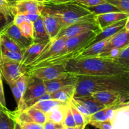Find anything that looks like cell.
I'll return each instance as SVG.
<instances>
[{"label": "cell", "mask_w": 129, "mask_h": 129, "mask_svg": "<svg viewBox=\"0 0 129 129\" xmlns=\"http://www.w3.org/2000/svg\"><path fill=\"white\" fill-rule=\"evenodd\" d=\"M76 88V84L68 86L54 93H50L51 99L62 102H69L74 96Z\"/></svg>", "instance_id": "cell-21"}, {"label": "cell", "mask_w": 129, "mask_h": 129, "mask_svg": "<svg viewBox=\"0 0 129 129\" xmlns=\"http://www.w3.org/2000/svg\"><path fill=\"white\" fill-rule=\"evenodd\" d=\"M98 30L101 29L96 23L94 15L91 14L89 16L62 28L54 39H58L62 37L69 39L88 31Z\"/></svg>", "instance_id": "cell-5"}, {"label": "cell", "mask_w": 129, "mask_h": 129, "mask_svg": "<svg viewBox=\"0 0 129 129\" xmlns=\"http://www.w3.org/2000/svg\"><path fill=\"white\" fill-rule=\"evenodd\" d=\"M11 3V14L13 16L17 14H41L42 13V4L34 0H18Z\"/></svg>", "instance_id": "cell-10"}, {"label": "cell", "mask_w": 129, "mask_h": 129, "mask_svg": "<svg viewBox=\"0 0 129 129\" xmlns=\"http://www.w3.org/2000/svg\"><path fill=\"white\" fill-rule=\"evenodd\" d=\"M73 98L78 102L81 103L83 106H84V107L88 110L91 115L101 110L105 107L96 100L94 99L91 94L79 97L74 96Z\"/></svg>", "instance_id": "cell-19"}, {"label": "cell", "mask_w": 129, "mask_h": 129, "mask_svg": "<svg viewBox=\"0 0 129 129\" xmlns=\"http://www.w3.org/2000/svg\"><path fill=\"white\" fill-rule=\"evenodd\" d=\"M34 1H36V2H38V3H42L45 2V1H47V0H34Z\"/></svg>", "instance_id": "cell-48"}, {"label": "cell", "mask_w": 129, "mask_h": 129, "mask_svg": "<svg viewBox=\"0 0 129 129\" xmlns=\"http://www.w3.org/2000/svg\"><path fill=\"white\" fill-rule=\"evenodd\" d=\"M73 0H47V1L44 3L50 4H62V3H66L71 2Z\"/></svg>", "instance_id": "cell-45"}, {"label": "cell", "mask_w": 129, "mask_h": 129, "mask_svg": "<svg viewBox=\"0 0 129 129\" xmlns=\"http://www.w3.org/2000/svg\"><path fill=\"white\" fill-rule=\"evenodd\" d=\"M18 27L20 29L21 34L24 37L28 39H34V27H33V23L30 22L29 21L25 20L22 23L18 25Z\"/></svg>", "instance_id": "cell-31"}, {"label": "cell", "mask_w": 129, "mask_h": 129, "mask_svg": "<svg viewBox=\"0 0 129 129\" xmlns=\"http://www.w3.org/2000/svg\"><path fill=\"white\" fill-rule=\"evenodd\" d=\"M33 27H34L33 43L41 42L44 40L50 39L45 26H44V21H43L41 16L37 20L33 23Z\"/></svg>", "instance_id": "cell-22"}, {"label": "cell", "mask_w": 129, "mask_h": 129, "mask_svg": "<svg viewBox=\"0 0 129 129\" xmlns=\"http://www.w3.org/2000/svg\"><path fill=\"white\" fill-rule=\"evenodd\" d=\"M26 73L30 77L37 78L43 81L66 78L72 75L66 71L64 64L41 67L36 69H30Z\"/></svg>", "instance_id": "cell-6"}, {"label": "cell", "mask_w": 129, "mask_h": 129, "mask_svg": "<svg viewBox=\"0 0 129 129\" xmlns=\"http://www.w3.org/2000/svg\"><path fill=\"white\" fill-rule=\"evenodd\" d=\"M91 95L105 107L128 102L129 98V95L112 91H96Z\"/></svg>", "instance_id": "cell-9"}, {"label": "cell", "mask_w": 129, "mask_h": 129, "mask_svg": "<svg viewBox=\"0 0 129 129\" xmlns=\"http://www.w3.org/2000/svg\"><path fill=\"white\" fill-rule=\"evenodd\" d=\"M25 17L27 21H29L31 23H34L36 20H37L38 19L40 18V16H41V14L39 13H33V14H26L25 15Z\"/></svg>", "instance_id": "cell-43"}, {"label": "cell", "mask_w": 129, "mask_h": 129, "mask_svg": "<svg viewBox=\"0 0 129 129\" xmlns=\"http://www.w3.org/2000/svg\"><path fill=\"white\" fill-rule=\"evenodd\" d=\"M88 124L99 129H113L110 120L90 121Z\"/></svg>", "instance_id": "cell-38"}, {"label": "cell", "mask_w": 129, "mask_h": 129, "mask_svg": "<svg viewBox=\"0 0 129 129\" xmlns=\"http://www.w3.org/2000/svg\"><path fill=\"white\" fill-rule=\"evenodd\" d=\"M45 93H46V88L44 81L37 78L30 77L28 84L26 87L25 93L22 96L23 108L21 112H23L24 110V105L25 102L38 98L42 94H45Z\"/></svg>", "instance_id": "cell-11"}, {"label": "cell", "mask_w": 129, "mask_h": 129, "mask_svg": "<svg viewBox=\"0 0 129 129\" xmlns=\"http://www.w3.org/2000/svg\"><path fill=\"white\" fill-rule=\"evenodd\" d=\"M83 6L94 15H102L112 12H121L120 10H118L115 6L107 2L92 6Z\"/></svg>", "instance_id": "cell-23"}, {"label": "cell", "mask_w": 129, "mask_h": 129, "mask_svg": "<svg viewBox=\"0 0 129 129\" xmlns=\"http://www.w3.org/2000/svg\"><path fill=\"white\" fill-rule=\"evenodd\" d=\"M86 126L82 125V126H75V127H65V129H84Z\"/></svg>", "instance_id": "cell-46"}, {"label": "cell", "mask_w": 129, "mask_h": 129, "mask_svg": "<svg viewBox=\"0 0 129 129\" xmlns=\"http://www.w3.org/2000/svg\"><path fill=\"white\" fill-rule=\"evenodd\" d=\"M2 76H1V73H0V106L1 108L5 110H7L6 104V100H5V93H4L3 85V79Z\"/></svg>", "instance_id": "cell-41"}, {"label": "cell", "mask_w": 129, "mask_h": 129, "mask_svg": "<svg viewBox=\"0 0 129 129\" xmlns=\"http://www.w3.org/2000/svg\"><path fill=\"white\" fill-rule=\"evenodd\" d=\"M128 105L117 110L111 120L113 129H129Z\"/></svg>", "instance_id": "cell-18"}, {"label": "cell", "mask_w": 129, "mask_h": 129, "mask_svg": "<svg viewBox=\"0 0 129 129\" xmlns=\"http://www.w3.org/2000/svg\"><path fill=\"white\" fill-rule=\"evenodd\" d=\"M110 59L114 62L129 68V45L120 49L112 56L101 57Z\"/></svg>", "instance_id": "cell-25"}, {"label": "cell", "mask_w": 129, "mask_h": 129, "mask_svg": "<svg viewBox=\"0 0 129 129\" xmlns=\"http://www.w3.org/2000/svg\"><path fill=\"white\" fill-rule=\"evenodd\" d=\"M16 122L20 124L22 129H44L43 125L35 123V122H18V121H16Z\"/></svg>", "instance_id": "cell-39"}, {"label": "cell", "mask_w": 129, "mask_h": 129, "mask_svg": "<svg viewBox=\"0 0 129 129\" xmlns=\"http://www.w3.org/2000/svg\"><path fill=\"white\" fill-rule=\"evenodd\" d=\"M78 76L72 74L66 78L45 81H44V83L46 88L47 93H52L68 86L76 84L78 83Z\"/></svg>", "instance_id": "cell-15"}, {"label": "cell", "mask_w": 129, "mask_h": 129, "mask_svg": "<svg viewBox=\"0 0 129 129\" xmlns=\"http://www.w3.org/2000/svg\"><path fill=\"white\" fill-rule=\"evenodd\" d=\"M70 102V101H69ZM62 125L64 127H75L76 126L74 121V118H73V114H72L71 110L70 108V105L68 104V108H67L66 112V115L64 117V122H63Z\"/></svg>", "instance_id": "cell-37"}, {"label": "cell", "mask_w": 129, "mask_h": 129, "mask_svg": "<svg viewBox=\"0 0 129 129\" xmlns=\"http://www.w3.org/2000/svg\"><path fill=\"white\" fill-rule=\"evenodd\" d=\"M9 86L10 87L11 91H12L14 97H15V101L17 104V108L16 110L15 111L16 112H21L22 111L23 108V102H22V94H21V92L19 90L17 86L15 84V82H10L8 83Z\"/></svg>", "instance_id": "cell-30"}, {"label": "cell", "mask_w": 129, "mask_h": 129, "mask_svg": "<svg viewBox=\"0 0 129 129\" xmlns=\"http://www.w3.org/2000/svg\"><path fill=\"white\" fill-rule=\"evenodd\" d=\"M60 125H61V124H57V123H55L49 120H47L43 124L44 129H55Z\"/></svg>", "instance_id": "cell-44"}, {"label": "cell", "mask_w": 129, "mask_h": 129, "mask_svg": "<svg viewBox=\"0 0 129 129\" xmlns=\"http://www.w3.org/2000/svg\"><path fill=\"white\" fill-rule=\"evenodd\" d=\"M102 91L119 92L129 95V74L78 76L74 97L90 95Z\"/></svg>", "instance_id": "cell-2"}, {"label": "cell", "mask_w": 129, "mask_h": 129, "mask_svg": "<svg viewBox=\"0 0 129 129\" xmlns=\"http://www.w3.org/2000/svg\"><path fill=\"white\" fill-rule=\"evenodd\" d=\"M15 119L11 115V111L5 110L0 106V129H14Z\"/></svg>", "instance_id": "cell-27"}, {"label": "cell", "mask_w": 129, "mask_h": 129, "mask_svg": "<svg viewBox=\"0 0 129 129\" xmlns=\"http://www.w3.org/2000/svg\"><path fill=\"white\" fill-rule=\"evenodd\" d=\"M67 103H68V102H62L53 99L45 100L38 102L36 104L34 105L31 107L40 110L42 112L47 114L51 111L54 110L55 108H58V107H60V106L63 105Z\"/></svg>", "instance_id": "cell-24"}, {"label": "cell", "mask_w": 129, "mask_h": 129, "mask_svg": "<svg viewBox=\"0 0 129 129\" xmlns=\"http://www.w3.org/2000/svg\"><path fill=\"white\" fill-rule=\"evenodd\" d=\"M22 58V54L11 51L4 47L0 44V60H14L20 62Z\"/></svg>", "instance_id": "cell-29"}, {"label": "cell", "mask_w": 129, "mask_h": 129, "mask_svg": "<svg viewBox=\"0 0 129 129\" xmlns=\"http://www.w3.org/2000/svg\"><path fill=\"white\" fill-rule=\"evenodd\" d=\"M127 18H129V13L112 12L102 14V15H94V20L96 23L101 30L111 24H113Z\"/></svg>", "instance_id": "cell-16"}, {"label": "cell", "mask_w": 129, "mask_h": 129, "mask_svg": "<svg viewBox=\"0 0 129 129\" xmlns=\"http://www.w3.org/2000/svg\"><path fill=\"white\" fill-rule=\"evenodd\" d=\"M73 1L84 6H92L106 2L105 0H73Z\"/></svg>", "instance_id": "cell-40"}, {"label": "cell", "mask_w": 129, "mask_h": 129, "mask_svg": "<svg viewBox=\"0 0 129 129\" xmlns=\"http://www.w3.org/2000/svg\"><path fill=\"white\" fill-rule=\"evenodd\" d=\"M70 102L71 103V104L74 106L76 108V109L80 113H81L82 115L85 118V120L87 124L88 125L89 120V117H90L91 114L89 112H88V110L84 107V106H83L81 103H80L79 102H78V101L76 100L74 98H72L70 100Z\"/></svg>", "instance_id": "cell-33"}, {"label": "cell", "mask_w": 129, "mask_h": 129, "mask_svg": "<svg viewBox=\"0 0 129 129\" xmlns=\"http://www.w3.org/2000/svg\"><path fill=\"white\" fill-rule=\"evenodd\" d=\"M69 105H70L71 110L72 114H73V118H74V121H75L76 126H86L88 124H87L86 122L84 117L82 115L81 113H79V112L76 109L75 107L71 104V103L70 102H69Z\"/></svg>", "instance_id": "cell-35"}, {"label": "cell", "mask_w": 129, "mask_h": 129, "mask_svg": "<svg viewBox=\"0 0 129 129\" xmlns=\"http://www.w3.org/2000/svg\"><path fill=\"white\" fill-rule=\"evenodd\" d=\"M0 12L5 15L10 20L13 21V16L11 14V3L5 0H0Z\"/></svg>", "instance_id": "cell-36"}, {"label": "cell", "mask_w": 129, "mask_h": 129, "mask_svg": "<svg viewBox=\"0 0 129 129\" xmlns=\"http://www.w3.org/2000/svg\"><path fill=\"white\" fill-rule=\"evenodd\" d=\"M0 73L6 83L15 81L26 73V69L19 61L0 60Z\"/></svg>", "instance_id": "cell-8"}, {"label": "cell", "mask_w": 129, "mask_h": 129, "mask_svg": "<svg viewBox=\"0 0 129 129\" xmlns=\"http://www.w3.org/2000/svg\"><path fill=\"white\" fill-rule=\"evenodd\" d=\"M30 76H29L26 73H25V74H23L21 76L19 77L15 81V84L21 92L22 96L26 90V87H27L29 81H30Z\"/></svg>", "instance_id": "cell-32"}, {"label": "cell", "mask_w": 129, "mask_h": 129, "mask_svg": "<svg viewBox=\"0 0 129 129\" xmlns=\"http://www.w3.org/2000/svg\"><path fill=\"white\" fill-rule=\"evenodd\" d=\"M68 73L76 76L127 75L129 68L101 57L75 59L64 64Z\"/></svg>", "instance_id": "cell-1"}, {"label": "cell", "mask_w": 129, "mask_h": 129, "mask_svg": "<svg viewBox=\"0 0 129 129\" xmlns=\"http://www.w3.org/2000/svg\"><path fill=\"white\" fill-rule=\"evenodd\" d=\"M110 38L111 37L107 38L104 40H101V41L98 42L88 47L76 59H84V58L96 57L97 55L100 54L101 52L102 51L103 48L105 47L106 44H107V43L108 42V41L110 40Z\"/></svg>", "instance_id": "cell-20"}, {"label": "cell", "mask_w": 129, "mask_h": 129, "mask_svg": "<svg viewBox=\"0 0 129 129\" xmlns=\"http://www.w3.org/2000/svg\"><path fill=\"white\" fill-rule=\"evenodd\" d=\"M5 1H9V2H10V0H5Z\"/></svg>", "instance_id": "cell-52"}, {"label": "cell", "mask_w": 129, "mask_h": 129, "mask_svg": "<svg viewBox=\"0 0 129 129\" xmlns=\"http://www.w3.org/2000/svg\"><path fill=\"white\" fill-rule=\"evenodd\" d=\"M18 1V0H10V3H13V2H15V1Z\"/></svg>", "instance_id": "cell-50"}, {"label": "cell", "mask_w": 129, "mask_h": 129, "mask_svg": "<svg viewBox=\"0 0 129 129\" xmlns=\"http://www.w3.org/2000/svg\"><path fill=\"white\" fill-rule=\"evenodd\" d=\"M50 39L39 43H33L24 50L20 61L21 66L26 68L33 62L46 48Z\"/></svg>", "instance_id": "cell-12"}, {"label": "cell", "mask_w": 129, "mask_h": 129, "mask_svg": "<svg viewBox=\"0 0 129 129\" xmlns=\"http://www.w3.org/2000/svg\"><path fill=\"white\" fill-rule=\"evenodd\" d=\"M120 10L121 12L129 13V0H105Z\"/></svg>", "instance_id": "cell-34"}, {"label": "cell", "mask_w": 129, "mask_h": 129, "mask_svg": "<svg viewBox=\"0 0 129 129\" xmlns=\"http://www.w3.org/2000/svg\"><path fill=\"white\" fill-rule=\"evenodd\" d=\"M14 129H22V128L21 127V126L20 125V124H19V123H18L15 120V126H14Z\"/></svg>", "instance_id": "cell-47"}, {"label": "cell", "mask_w": 129, "mask_h": 129, "mask_svg": "<svg viewBox=\"0 0 129 129\" xmlns=\"http://www.w3.org/2000/svg\"><path fill=\"white\" fill-rule=\"evenodd\" d=\"M125 27L111 37L105 47L96 57L111 56L115 51L129 45V28Z\"/></svg>", "instance_id": "cell-7"}, {"label": "cell", "mask_w": 129, "mask_h": 129, "mask_svg": "<svg viewBox=\"0 0 129 129\" xmlns=\"http://www.w3.org/2000/svg\"><path fill=\"white\" fill-rule=\"evenodd\" d=\"M0 44L8 50L16 52L21 53L22 54L25 50L21 49L12 39H11L3 33H0Z\"/></svg>", "instance_id": "cell-28"}, {"label": "cell", "mask_w": 129, "mask_h": 129, "mask_svg": "<svg viewBox=\"0 0 129 129\" xmlns=\"http://www.w3.org/2000/svg\"><path fill=\"white\" fill-rule=\"evenodd\" d=\"M128 21L129 18H127L123 19V20L117 21V22L114 23L113 24H111V25L102 28L100 32L98 33L96 36L94 37V39L92 40L89 46L98 42H100L101 40L107 39V38L110 37L114 35L115 34H116L118 31L124 28L127 24L128 23Z\"/></svg>", "instance_id": "cell-14"}, {"label": "cell", "mask_w": 129, "mask_h": 129, "mask_svg": "<svg viewBox=\"0 0 129 129\" xmlns=\"http://www.w3.org/2000/svg\"><path fill=\"white\" fill-rule=\"evenodd\" d=\"M41 4V14H47L56 17L61 22L63 28L91 15L83 6L73 1L62 4Z\"/></svg>", "instance_id": "cell-4"}, {"label": "cell", "mask_w": 129, "mask_h": 129, "mask_svg": "<svg viewBox=\"0 0 129 129\" xmlns=\"http://www.w3.org/2000/svg\"><path fill=\"white\" fill-rule=\"evenodd\" d=\"M1 33L5 34L6 36L12 39L23 50H25L33 44L32 39L24 37L21 34L18 27L13 22L9 23V25Z\"/></svg>", "instance_id": "cell-13"}, {"label": "cell", "mask_w": 129, "mask_h": 129, "mask_svg": "<svg viewBox=\"0 0 129 129\" xmlns=\"http://www.w3.org/2000/svg\"><path fill=\"white\" fill-rule=\"evenodd\" d=\"M55 129H65V127H64L62 125H60L59 127H57Z\"/></svg>", "instance_id": "cell-49"}, {"label": "cell", "mask_w": 129, "mask_h": 129, "mask_svg": "<svg viewBox=\"0 0 129 129\" xmlns=\"http://www.w3.org/2000/svg\"><path fill=\"white\" fill-rule=\"evenodd\" d=\"M41 16L49 38L54 39L63 28L61 22L56 17L47 14H41Z\"/></svg>", "instance_id": "cell-17"}, {"label": "cell", "mask_w": 129, "mask_h": 129, "mask_svg": "<svg viewBox=\"0 0 129 129\" xmlns=\"http://www.w3.org/2000/svg\"><path fill=\"white\" fill-rule=\"evenodd\" d=\"M69 102L47 113V120L51 121L57 124L62 125Z\"/></svg>", "instance_id": "cell-26"}, {"label": "cell", "mask_w": 129, "mask_h": 129, "mask_svg": "<svg viewBox=\"0 0 129 129\" xmlns=\"http://www.w3.org/2000/svg\"><path fill=\"white\" fill-rule=\"evenodd\" d=\"M11 22H12L11 20L8 18L2 13L0 12V33Z\"/></svg>", "instance_id": "cell-42"}, {"label": "cell", "mask_w": 129, "mask_h": 129, "mask_svg": "<svg viewBox=\"0 0 129 129\" xmlns=\"http://www.w3.org/2000/svg\"><path fill=\"white\" fill-rule=\"evenodd\" d=\"M84 129H89V128H88V127H85V128H84Z\"/></svg>", "instance_id": "cell-51"}, {"label": "cell", "mask_w": 129, "mask_h": 129, "mask_svg": "<svg viewBox=\"0 0 129 129\" xmlns=\"http://www.w3.org/2000/svg\"><path fill=\"white\" fill-rule=\"evenodd\" d=\"M102 30H92L80 34L66 40L62 49L59 52L50 59L31 68L26 69H36L41 67L64 64L72 59H74L89 45L92 40Z\"/></svg>", "instance_id": "cell-3"}]
</instances>
